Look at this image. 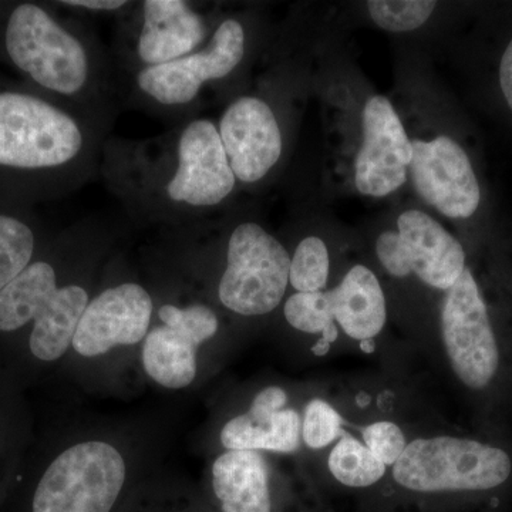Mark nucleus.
<instances>
[{
	"instance_id": "obj_1",
	"label": "nucleus",
	"mask_w": 512,
	"mask_h": 512,
	"mask_svg": "<svg viewBox=\"0 0 512 512\" xmlns=\"http://www.w3.org/2000/svg\"><path fill=\"white\" fill-rule=\"evenodd\" d=\"M89 302L80 286L57 285L52 265L35 262L0 291V330L13 332L35 320L30 350L37 359L53 362L72 345Z\"/></svg>"
},
{
	"instance_id": "obj_2",
	"label": "nucleus",
	"mask_w": 512,
	"mask_h": 512,
	"mask_svg": "<svg viewBox=\"0 0 512 512\" xmlns=\"http://www.w3.org/2000/svg\"><path fill=\"white\" fill-rule=\"evenodd\" d=\"M512 460L503 448L440 436L407 444L393 466L400 487L421 494L488 491L507 483Z\"/></svg>"
},
{
	"instance_id": "obj_3",
	"label": "nucleus",
	"mask_w": 512,
	"mask_h": 512,
	"mask_svg": "<svg viewBox=\"0 0 512 512\" xmlns=\"http://www.w3.org/2000/svg\"><path fill=\"white\" fill-rule=\"evenodd\" d=\"M126 481V463L104 441L67 448L37 485L33 512H110Z\"/></svg>"
},
{
	"instance_id": "obj_4",
	"label": "nucleus",
	"mask_w": 512,
	"mask_h": 512,
	"mask_svg": "<svg viewBox=\"0 0 512 512\" xmlns=\"http://www.w3.org/2000/svg\"><path fill=\"white\" fill-rule=\"evenodd\" d=\"M289 269L291 256L278 239L255 222L238 225L228 242L220 301L238 315H266L284 299Z\"/></svg>"
},
{
	"instance_id": "obj_5",
	"label": "nucleus",
	"mask_w": 512,
	"mask_h": 512,
	"mask_svg": "<svg viewBox=\"0 0 512 512\" xmlns=\"http://www.w3.org/2000/svg\"><path fill=\"white\" fill-rule=\"evenodd\" d=\"M6 49L12 62L52 92L73 96L89 79V57L79 39L36 5L10 15Z\"/></svg>"
},
{
	"instance_id": "obj_6",
	"label": "nucleus",
	"mask_w": 512,
	"mask_h": 512,
	"mask_svg": "<svg viewBox=\"0 0 512 512\" xmlns=\"http://www.w3.org/2000/svg\"><path fill=\"white\" fill-rule=\"evenodd\" d=\"M79 124L46 101L19 93L0 94V165L52 168L79 156Z\"/></svg>"
},
{
	"instance_id": "obj_7",
	"label": "nucleus",
	"mask_w": 512,
	"mask_h": 512,
	"mask_svg": "<svg viewBox=\"0 0 512 512\" xmlns=\"http://www.w3.org/2000/svg\"><path fill=\"white\" fill-rule=\"evenodd\" d=\"M441 338L458 380L471 390L490 386L498 367L500 350L487 305L477 281L466 268L444 295Z\"/></svg>"
},
{
	"instance_id": "obj_8",
	"label": "nucleus",
	"mask_w": 512,
	"mask_h": 512,
	"mask_svg": "<svg viewBox=\"0 0 512 512\" xmlns=\"http://www.w3.org/2000/svg\"><path fill=\"white\" fill-rule=\"evenodd\" d=\"M244 53V28L238 20L227 19L208 49L174 62L147 66L138 74V87L164 106H183L198 96L202 84L227 77Z\"/></svg>"
},
{
	"instance_id": "obj_9",
	"label": "nucleus",
	"mask_w": 512,
	"mask_h": 512,
	"mask_svg": "<svg viewBox=\"0 0 512 512\" xmlns=\"http://www.w3.org/2000/svg\"><path fill=\"white\" fill-rule=\"evenodd\" d=\"M410 164L414 188L421 200L444 217L466 220L481 201L480 185L466 151L453 138L412 141Z\"/></svg>"
},
{
	"instance_id": "obj_10",
	"label": "nucleus",
	"mask_w": 512,
	"mask_h": 512,
	"mask_svg": "<svg viewBox=\"0 0 512 512\" xmlns=\"http://www.w3.org/2000/svg\"><path fill=\"white\" fill-rule=\"evenodd\" d=\"M362 124L363 143L355 164L357 191L367 197H387L406 183L412 141L386 97L367 101Z\"/></svg>"
},
{
	"instance_id": "obj_11",
	"label": "nucleus",
	"mask_w": 512,
	"mask_h": 512,
	"mask_svg": "<svg viewBox=\"0 0 512 512\" xmlns=\"http://www.w3.org/2000/svg\"><path fill=\"white\" fill-rule=\"evenodd\" d=\"M235 181L215 124H188L178 143V167L167 185L168 197L191 207H214L231 194Z\"/></svg>"
},
{
	"instance_id": "obj_12",
	"label": "nucleus",
	"mask_w": 512,
	"mask_h": 512,
	"mask_svg": "<svg viewBox=\"0 0 512 512\" xmlns=\"http://www.w3.org/2000/svg\"><path fill=\"white\" fill-rule=\"evenodd\" d=\"M153 315L150 293L137 284H121L89 302L73 338V349L96 357L116 346H131L146 339Z\"/></svg>"
},
{
	"instance_id": "obj_13",
	"label": "nucleus",
	"mask_w": 512,
	"mask_h": 512,
	"mask_svg": "<svg viewBox=\"0 0 512 512\" xmlns=\"http://www.w3.org/2000/svg\"><path fill=\"white\" fill-rule=\"evenodd\" d=\"M218 133L232 173L242 183L262 180L281 158V128L264 100H235L222 114Z\"/></svg>"
},
{
	"instance_id": "obj_14",
	"label": "nucleus",
	"mask_w": 512,
	"mask_h": 512,
	"mask_svg": "<svg viewBox=\"0 0 512 512\" xmlns=\"http://www.w3.org/2000/svg\"><path fill=\"white\" fill-rule=\"evenodd\" d=\"M397 235L410 271L431 288L446 292L466 271L460 242L426 212H403Z\"/></svg>"
},
{
	"instance_id": "obj_15",
	"label": "nucleus",
	"mask_w": 512,
	"mask_h": 512,
	"mask_svg": "<svg viewBox=\"0 0 512 512\" xmlns=\"http://www.w3.org/2000/svg\"><path fill=\"white\" fill-rule=\"evenodd\" d=\"M138 56L148 66L191 55L205 39L204 20L183 0H147Z\"/></svg>"
},
{
	"instance_id": "obj_16",
	"label": "nucleus",
	"mask_w": 512,
	"mask_h": 512,
	"mask_svg": "<svg viewBox=\"0 0 512 512\" xmlns=\"http://www.w3.org/2000/svg\"><path fill=\"white\" fill-rule=\"evenodd\" d=\"M333 318L349 338L375 339L387 320L386 298L376 275L355 265L335 289L326 292Z\"/></svg>"
},
{
	"instance_id": "obj_17",
	"label": "nucleus",
	"mask_w": 512,
	"mask_h": 512,
	"mask_svg": "<svg viewBox=\"0 0 512 512\" xmlns=\"http://www.w3.org/2000/svg\"><path fill=\"white\" fill-rule=\"evenodd\" d=\"M212 487L224 512H272L268 466L258 451H227L218 457Z\"/></svg>"
},
{
	"instance_id": "obj_18",
	"label": "nucleus",
	"mask_w": 512,
	"mask_h": 512,
	"mask_svg": "<svg viewBox=\"0 0 512 512\" xmlns=\"http://www.w3.org/2000/svg\"><path fill=\"white\" fill-rule=\"evenodd\" d=\"M302 440V417L293 409L266 413L249 409L234 417L221 431L222 446L229 451H274L291 454Z\"/></svg>"
},
{
	"instance_id": "obj_19",
	"label": "nucleus",
	"mask_w": 512,
	"mask_h": 512,
	"mask_svg": "<svg viewBox=\"0 0 512 512\" xmlns=\"http://www.w3.org/2000/svg\"><path fill=\"white\" fill-rule=\"evenodd\" d=\"M198 343L181 330L158 326L144 339L143 365L147 375L167 387L184 389L197 376Z\"/></svg>"
},
{
	"instance_id": "obj_20",
	"label": "nucleus",
	"mask_w": 512,
	"mask_h": 512,
	"mask_svg": "<svg viewBox=\"0 0 512 512\" xmlns=\"http://www.w3.org/2000/svg\"><path fill=\"white\" fill-rule=\"evenodd\" d=\"M328 467L340 484L350 488L370 487L386 474L382 461L362 441L350 436H343L330 451Z\"/></svg>"
},
{
	"instance_id": "obj_21",
	"label": "nucleus",
	"mask_w": 512,
	"mask_h": 512,
	"mask_svg": "<svg viewBox=\"0 0 512 512\" xmlns=\"http://www.w3.org/2000/svg\"><path fill=\"white\" fill-rule=\"evenodd\" d=\"M285 319L303 333L322 335L323 342L335 343L339 329L326 292H296L285 302Z\"/></svg>"
},
{
	"instance_id": "obj_22",
	"label": "nucleus",
	"mask_w": 512,
	"mask_h": 512,
	"mask_svg": "<svg viewBox=\"0 0 512 512\" xmlns=\"http://www.w3.org/2000/svg\"><path fill=\"white\" fill-rule=\"evenodd\" d=\"M35 237L28 225L0 215V291L29 266Z\"/></svg>"
},
{
	"instance_id": "obj_23",
	"label": "nucleus",
	"mask_w": 512,
	"mask_h": 512,
	"mask_svg": "<svg viewBox=\"0 0 512 512\" xmlns=\"http://www.w3.org/2000/svg\"><path fill=\"white\" fill-rule=\"evenodd\" d=\"M328 247L318 237L303 239L291 258L289 284L298 292H322L328 284Z\"/></svg>"
},
{
	"instance_id": "obj_24",
	"label": "nucleus",
	"mask_w": 512,
	"mask_h": 512,
	"mask_svg": "<svg viewBox=\"0 0 512 512\" xmlns=\"http://www.w3.org/2000/svg\"><path fill=\"white\" fill-rule=\"evenodd\" d=\"M370 18L387 32L404 33L421 28L436 9V2L424 0H372L366 3Z\"/></svg>"
},
{
	"instance_id": "obj_25",
	"label": "nucleus",
	"mask_w": 512,
	"mask_h": 512,
	"mask_svg": "<svg viewBox=\"0 0 512 512\" xmlns=\"http://www.w3.org/2000/svg\"><path fill=\"white\" fill-rule=\"evenodd\" d=\"M161 322L170 328L181 330L185 335L201 345L218 332L217 315L204 305H192L188 308H177L174 305H163L158 311Z\"/></svg>"
},
{
	"instance_id": "obj_26",
	"label": "nucleus",
	"mask_w": 512,
	"mask_h": 512,
	"mask_svg": "<svg viewBox=\"0 0 512 512\" xmlns=\"http://www.w3.org/2000/svg\"><path fill=\"white\" fill-rule=\"evenodd\" d=\"M343 421L340 414L323 400L306 404L302 419V440L312 450L328 447L342 436Z\"/></svg>"
},
{
	"instance_id": "obj_27",
	"label": "nucleus",
	"mask_w": 512,
	"mask_h": 512,
	"mask_svg": "<svg viewBox=\"0 0 512 512\" xmlns=\"http://www.w3.org/2000/svg\"><path fill=\"white\" fill-rule=\"evenodd\" d=\"M365 446L379 458L384 466H394L406 450L407 443L402 429L392 421H377L362 431Z\"/></svg>"
},
{
	"instance_id": "obj_28",
	"label": "nucleus",
	"mask_w": 512,
	"mask_h": 512,
	"mask_svg": "<svg viewBox=\"0 0 512 512\" xmlns=\"http://www.w3.org/2000/svg\"><path fill=\"white\" fill-rule=\"evenodd\" d=\"M376 254L380 264L394 278H406L412 274L407 265L397 231H386L377 238Z\"/></svg>"
},
{
	"instance_id": "obj_29",
	"label": "nucleus",
	"mask_w": 512,
	"mask_h": 512,
	"mask_svg": "<svg viewBox=\"0 0 512 512\" xmlns=\"http://www.w3.org/2000/svg\"><path fill=\"white\" fill-rule=\"evenodd\" d=\"M286 403H288V393L282 387L269 386L256 394L251 409L256 412H281L285 409Z\"/></svg>"
},
{
	"instance_id": "obj_30",
	"label": "nucleus",
	"mask_w": 512,
	"mask_h": 512,
	"mask_svg": "<svg viewBox=\"0 0 512 512\" xmlns=\"http://www.w3.org/2000/svg\"><path fill=\"white\" fill-rule=\"evenodd\" d=\"M500 86L503 90L504 99L512 110V40L505 49L500 64Z\"/></svg>"
},
{
	"instance_id": "obj_31",
	"label": "nucleus",
	"mask_w": 512,
	"mask_h": 512,
	"mask_svg": "<svg viewBox=\"0 0 512 512\" xmlns=\"http://www.w3.org/2000/svg\"><path fill=\"white\" fill-rule=\"evenodd\" d=\"M62 3L66 6L90 10H117L127 5L123 0H66Z\"/></svg>"
},
{
	"instance_id": "obj_32",
	"label": "nucleus",
	"mask_w": 512,
	"mask_h": 512,
	"mask_svg": "<svg viewBox=\"0 0 512 512\" xmlns=\"http://www.w3.org/2000/svg\"><path fill=\"white\" fill-rule=\"evenodd\" d=\"M329 350H330L329 343L323 342L322 339H319L318 342H316L315 345H313L312 353H313V355L318 356V357L325 356V355H328Z\"/></svg>"
},
{
	"instance_id": "obj_33",
	"label": "nucleus",
	"mask_w": 512,
	"mask_h": 512,
	"mask_svg": "<svg viewBox=\"0 0 512 512\" xmlns=\"http://www.w3.org/2000/svg\"><path fill=\"white\" fill-rule=\"evenodd\" d=\"M360 349H362L363 353H367V355H370V353L375 352V342H373V339L362 340V342H360Z\"/></svg>"
}]
</instances>
